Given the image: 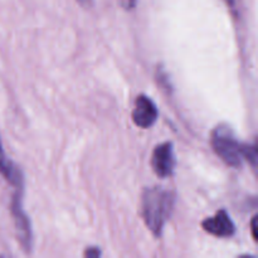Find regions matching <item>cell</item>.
<instances>
[{
  "label": "cell",
  "mask_w": 258,
  "mask_h": 258,
  "mask_svg": "<svg viewBox=\"0 0 258 258\" xmlns=\"http://www.w3.org/2000/svg\"><path fill=\"white\" fill-rule=\"evenodd\" d=\"M22 190H17L13 196L12 201V216L14 219L15 229H17L18 239L19 243L22 244L23 249L25 252H29L32 248V227H30V222L28 219L27 213L23 209L22 206Z\"/></svg>",
  "instance_id": "3"
},
{
  "label": "cell",
  "mask_w": 258,
  "mask_h": 258,
  "mask_svg": "<svg viewBox=\"0 0 258 258\" xmlns=\"http://www.w3.org/2000/svg\"><path fill=\"white\" fill-rule=\"evenodd\" d=\"M78 3H80V4L82 5V7H85V8H90L91 5H92L93 0H78Z\"/></svg>",
  "instance_id": "11"
},
{
  "label": "cell",
  "mask_w": 258,
  "mask_h": 258,
  "mask_svg": "<svg viewBox=\"0 0 258 258\" xmlns=\"http://www.w3.org/2000/svg\"><path fill=\"white\" fill-rule=\"evenodd\" d=\"M120 2V4L122 5V8H125V9L130 10L133 9V8H135L136 5V0H118Z\"/></svg>",
  "instance_id": "9"
},
{
  "label": "cell",
  "mask_w": 258,
  "mask_h": 258,
  "mask_svg": "<svg viewBox=\"0 0 258 258\" xmlns=\"http://www.w3.org/2000/svg\"><path fill=\"white\" fill-rule=\"evenodd\" d=\"M159 111L150 97L140 95L136 97L133 111V121L141 128L151 127L158 120Z\"/></svg>",
  "instance_id": "6"
},
{
  "label": "cell",
  "mask_w": 258,
  "mask_h": 258,
  "mask_svg": "<svg viewBox=\"0 0 258 258\" xmlns=\"http://www.w3.org/2000/svg\"><path fill=\"white\" fill-rule=\"evenodd\" d=\"M175 156H174L173 144L166 141L156 146L151 155V168L154 173L160 178H169L173 175L175 168Z\"/></svg>",
  "instance_id": "4"
},
{
  "label": "cell",
  "mask_w": 258,
  "mask_h": 258,
  "mask_svg": "<svg viewBox=\"0 0 258 258\" xmlns=\"http://www.w3.org/2000/svg\"><path fill=\"white\" fill-rule=\"evenodd\" d=\"M212 148L214 153L229 166L238 168L244 160V144L239 143L233 131L227 125H218L212 133Z\"/></svg>",
  "instance_id": "2"
},
{
  "label": "cell",
  "mask_w": 258,
  "mask_h": 258,
  "mask_svg": "<svg viewBox=\"0 0 258 258\" xmlns=\"http://www.w3.org/2000/svg\"><path fill=\"white\" fill-rule=\"evenodd\" d=\"M85 256L90 257V258H96L101 256V251L97 248V247H90L85 251Z\"/></svg>",
  "instance_id": "8"
},
{
  "label": "cell",
  "mask_w": 258,
  "mask_h": 258,
  "mask_svg": "<svg viewBox=\"0 0 258 258\" xmlns=\"http://www.w3.org/2000/svg\"><path fill=\"white\" fill-rule=\"evenodd\" d=\"M251 228H252V236H253V239H254V241H256V239H257V233H256V229H257V216H254L253 218H252Z\"/></svg>",
  "instance_id": "10"
},
{
  "label": "cell",
  "mask_w": 258,
  "mask_h": 258,
  "mask_svg": "<svg viewBox=\"0 0 258 258\" xmlns=\"http://www.w3.org/2000/svg\"><path fill=\"white\" fill-rule=\"evenodd\" d=\"M175 193L161 186L146 188L141 199V214L146 227L155 237H160L175 207Z\"/></svg>",
  "instance_id": "1"
},
{
  "label": "cell",
  "mask_w": 258,
  "mask_h": 258,
  "mask_svg": "<svg viewBox=\"0 0 258 258\" xmlns=\"http://www.w3.org/2000/svg\"><path fill=\"white\" fill-rule=\"evenodd\" d=\"M202 227L207 233L219 238H229L236 233V226L224 209L217 212L213 217L204 219Z\"/></svg>",
  "instance_id": "5"
},
{
  "label": "cell",
  "mask_w": 258,
  "mask_h": 258,
  "mask_svg": "<svg viewBox=\"0 0 258 258\" xmlns=\"http://www.w3.org/2000/svg\"><path fill=\"white\" fill-rule=\"evenodd\" d=\"M0 174L4 176L5 180L12 184L15 190H24V176L17 165L7 158L0 141Z\"/></svg>",
  "instance_id": "7"
}]
</instances>
